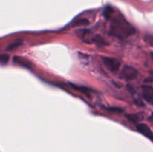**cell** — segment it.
<instances>
[{
	"label": "cell",
	"mask_w": 153,
	"mask_h": 152,
	"mask_svg": "<svg viewBox=\"0 0 153 152\" xmlns=\"http://www.w3.org/2000/svg\"><path fill=\"white\" fill-rule=\"evenodd\" d=\"M135 33V29L124 19H116L111 22L110 28V34L120 39H123L132 35Z\"/></svg>",
	"instance_id": "1"
},
{
	"label": "cell",
	"mask_w": 153,
	"mask_h": 152,
	"mask_svg": "<svg viewBox=\"0 0 153 152\" xmlns=\"http://www.w3.org/2000/svg\"><path fill=\"white\" fill-rule=\"evenodd\" d=\"M137 70L131 66H125L123 68L120 76L126 80H134L137 76Z\"/></svg>",
	"instance_id": "2"
},
{
	"label": "cell",
	"mask_w": 153,
	"mask_h": 152,
	"mask_svg": "<svg viewBox=\"0 0 153 152\" xmlns=\"http://www.w3.org/2000/svg\"><path fill=\"white\" fill-rule=\"evenodd\" d=\"M103 63H104L105 66L111 72L117 71L120 66V62L115 58H104Z\"/></svg>",
	"instance_id": "3"
},
{
	"label": "cell",
	"mask_w": 153,
	"mask_h": 152,
	"mask_svg": "<svg viewBox=\"0 0 153 152\" xmlns=\"http://www.w3.org/2000/svg\"><path fill=\"white\" fill-rule=\"evenodd\" d=\"M142 96L149 104L153 105V87L149 85H142Z\"/></svg>",
	"instance_id": "4"
},
{
	"label": "cell",
	"mask_w": 153,
	"mask_h": 152,
	"mask_svg": "<svg viewBox=\"0 0 153 152\" xmlns=\"http://www.w3.org/2000/svg\"><path fill=\"white\" fill-rule=\"evenodd\" d=\"M136 128H137V130L140 133V134H142L143 135H144L145 137H147L149 139L152 140L153 141V133L147 125L143 123L137 124Z\"/></svg>",
	"instance_id": "5"
},
{
	"label": "cell",
	"mask_w": 153,
	"mask_h": 152,
	"mask_svg": "<svg viewBox=\"0 0 153 152\" xmlns=\"http://www.w3.org/2000/svg\"><path fill=\"white\" fill-rule=\"evenodd\" d=\"M13 62L17 64V65L25 67V68H32V64H31V63L28 60L25 59V58H22V57L19 56H14L13 58Z\"/></svg>",
	"instance_id": "6"
},
{
	"label": "cell",
	"mask_w": 153,
	"mask_h": 152,
	"mask_svg": "<svg viewBox=\"0 0 153 152\" xmlns=\"http://www.w3.org/2000/svg\"><path fill=\"white\" fill-rule=\"evenodd\" d=\"M90 22L88 19H85V18H82V19H79L77 20H75L73 22V26H87V25H89Z\"/></svg>",
	"instance_id": "7"
},
{
	"label": "cell",
	"mask_w": 153,
	"mask_h": 152,
	"mask_svg": "<svg viewBox=\"0 0 153 152\" xmlns=\"http://www.w3.org/2000/svg\"><path fill=\"white\" fill-rule=\"evenodd\" d=\"M126 117L128 118V120L134 122V123H137V122L141 119V118H140L138 115H136V114H128L127 115Z\"/></svg>",
	"instance_id": "8"
},
{
	"label": "cell",
	"mask_w": 153,
	"mask_h": 152,
	"mask_svg": "<svg viewBox=\"0 0 153 152\" xmlns=\"http://www.w3.org/2000/svg\"><path fill=\"white\" fill-rule=\"evenodd\" d=\"M94 41L95 42L97 45H99V46H105V45L107 44L106 42L105 41L104 39H103L101 36H99V35H97L95 37H94Z\"/></svg>",
	"instance_id": "9"
},
{
	"label": "cell",
	"mask_w": 153,
	"mask_h": 152,
	"mask_svg": "<svg viewBox=\"0 0 153 152\" xmlns=\"http://www.w3.org/2000/svg\"><path fill=\"white\" fill-rule=\"evenodd\" d=\"M21 45H22V41H21V40H16V41L10 43V44L7 46V49H8V50H11V49H16V48L19 47Z\"/></svg>",
	"instance_id": "10"
},
{
	"label": "cell",
	"mask_w": 153,
	"mask_h": 152,
	"mask_svg": "<svg viewBox=\"0 0 153 152\" xmlns=\"http://www.w3.org/2000/svg\"><path fill=\"white\" fill-rule=\"evenodd\" d=\"M112 12H113V9L111 8V7H107L105 8L104 10V16L107 19H109L111 16Z\"/></svg>",
	"instance_id": "11"
},
{
	"label": "cell",
	"mask_w": 153,
	"mask_h": 152,
	"mask_svg": "<svg viewBox=\"0 0 153 152\" xmlns=\"http://www.w3.org/2000/svg\"><path fill=\"white\" fill-rule=\"evenodd\" d=\"M9 61V56L6 54H3V55H0V63L4 64L7 63Z\"/></svg>",
	"instance_id": "12"
},
{
	"label": "cell",
	"mask_w": 153,
	"mask_h": 152,
	"mask_svg": "<svg viewBox=\"0 0 153 152\" xmlns=\"http://www.w3.org/2000/svg\"><path fill=\"white\" fill-rule=\"evenodd\" d=\"M144 40L150 46H153V36L152 35H146L144 37Z\"/></svg>",
	"instance_id": "13"
},
{
	"label": "cell",
	"mask_w": 153,
	"mask_h": 152,
	"mask_svg": "<svg viewBox=\"0 0 153 152\" xmlns=\"http://www.w3.org/2000/svg\"><path fill=\"white\" fill-rule=\"evenodd\" d=\"M134 104L137 106H138V107H144V104H143V102L142 101V100L140 99V98H135V99L134 100Z\"/></svg>",
	"instance_id": "14"
},
{
	"label": "cell",
	"mask_w": 153,
	"mask_h": 152,
	"mask_svg": "<svg viewBox=\"0 0 153 152\" xmlns=\"http://www.w3.org/2000/svg\"><path fill=\"white\" fill-rule=\"evenodd\" d=\"M109 110H111V111H115L116 113H122L123 112V110L122 109H120V108H114V107H111V108H108Z\"/></svg>",
	"instance_id": "15"
},
{
	"label": "cell",
	"mask_w": 153,
	"mask_h": 152,
	"mask_svg": "<svg viewBox=\"0 0 153 152\" xmlns=\"http://www.w3.org/2000/svg\"><path fill=\"white\" fill-rule=\"evenodd\" d=\"M153 81V72H150V77L149 78H146L145 80V82H152Z\"/></svg>",
	"instance_id": "16"
},
{
	"label": "cell",
	"mask_w": 153,
	"mask_h": 152,
	"mask_svg": "<svg viewBox=\"0 0 153 152\" xmlns=\"http://www.w3.org/2000/svg\"><path fill=\"white\" fill-rule=\"evenodd\" d=\"M148 120H149L150 122H152V123L153 124V113H152V115H151V116L148 118Z\"/></svg>",
	"instance_id": "17"
},
{
	"label": "cell",
	"mask_w": 153,
	"mask_h": 152,
	"mask_svg": "<svg viewBox=\"0 0 153 152\" xmlns=\"http://www.w3.org/2000/svg\"><path fill=\"white\" fill-rule=\"evenodd\" d=\"M150 55H151V58H152V59L153 60V52H152L150 53Z\"/></svg>",
	"instance_id": "18"
}]
</instances>
